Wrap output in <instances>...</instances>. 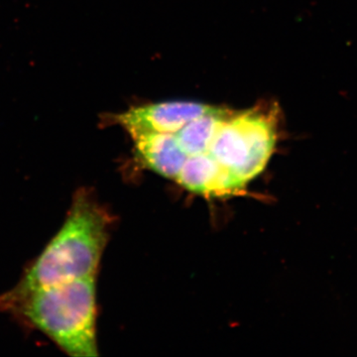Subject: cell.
<instances>
[{
	"label": "cell",
	"mask_w": 357,
	"mask_h": 357,
	"mask_svg": "<svg viewBox=\"0 0 357 357\" xmlns=\"http://www.w3.org/2000/svg\"><path fill=\"white\" fill-rule=\"evenodd\" d=\"M110 227L112 218L93 192L77 190L62 227L25 268L20 282L3 295L18 297L37 289L96 277Z\"/></svg>",
	"instance_id": "1"
},
{
	"label": "cell",
	"mask_w": 357,
	"mask_h": 357,
	"mask_svg": "<svg viewBox=\"0 0 357 357\" xmlns=\"http://www.w3.org/2000/svg\"><path fill=\"white\" fill-rule=\"evenodd\" d=\"M0 312L39 331L68 356H98L96 277L37 289L18 297L1 294Z\"/></svg>",
	"instance_id": "2"
},
{
	"label": "cell",
	"mask_w": 357,
	"mask_h": 357,
	"mask_svg": "<svg viewBox=\"0 0 357 357\" xmlns=\"http://www.w3.org/2000/svg\"><path fill=\"white\" fill-rule=\"evenodd\" d=\"M281 121L282 110L277 102L231 112L218 128L206 153L245 190L273 156Z\"/></svg>",
	"instance_id": "3"
},
{
	"label": "cell",
	"mask_w": 357,
	"mask_h": 357,
	"mask_svg": "<svg viewBox=\"0 0 357 357\" xmlns=\"http://www.w3.org/2000/svg\"><path fill=\"white\" fill-rule=\"evenodd\" d=\"M217 107L192 102H169L141 105L110 117L128 133L137 131L176 133L197 117L210 114Z\"/></svg>",
	"instance_id": "4"
},
{
	"label": "cell",
	"mask_w": 357,
	"mask_h": 357,
	"mask_svg": "<svg viewBox=\"0 0 357 357\" xmlns=\"http://www.w3.org/2000/svg\"><path fill=\"white\" fill-rule=\"evenodd\" d=\"M176 183L206 198L234 196L244 189L208 153L187 157Z\"/></svg>",
	"instance_id": "5"
},
{
	"label": "cell",
	"mask_w": 357,
	"mask_h": 357,
	"mask_svg": "<svg viewBox=\"0 0 357 357\" xmlns=\"http://www.w3.org/2000/svg\"><path fill=\"white\" fill-rule=\"evenodd\" d=\"M128 134L143 165L162 177L175 180L187 159L175 134L149 131Z\"/></svg>",
	"instance_id": "6"
},
{
	"label": "cell",
	"mask_w": 357,
	"mask_h": 357,
	"mask_svg": "<svg viewBox=\"0 0 357 357\" xmlns=\"http://www.w3.org/2000/svg\"><path fill=\"white\" fill-rule=\"evenodd\" d=\"M230 114L229 110L218 107L210 114L192 119L178 132L174 133L185 156L206 153L218 128Z\"/></svg>",
	"instance_id": "7"
}]
</instances>
